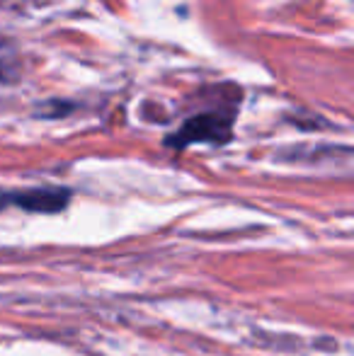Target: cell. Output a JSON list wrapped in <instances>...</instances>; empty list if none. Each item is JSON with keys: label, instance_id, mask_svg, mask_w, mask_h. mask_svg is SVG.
I'll return each mask as SVG.
<instances>
[{"label": "cell", "instance_id": "6da1fadb", "mask_svg": "<svg viewBox=\"0 0 354 356\" xmlns=\"http://www.w3.org/2000/svg\"><path fill=\"white\" fill-rule=\"evenodd\" d=\"M233 119L223 112H204L192 117L177 134L168 138L172 148H187L192 143H226L231 138Z\"/></svg>", "mask_w": 354, "mask_h": 356}, {"label": "cell", "instance_id": "7a4b0ae2", "mask_svg": "<svg viewBox=\"0 0 354 356\" xmlns=\"http://www.w3.org/2000/svg\"><path fill=\"white\" fill-rule=\"evenodd\" d=\"M71 192L61 187H37L22 192H0V209L19 207L34 213H58L68 207Z\"/></svg>", "mask_w": 354, "mask_h": 356}]
</instances>
